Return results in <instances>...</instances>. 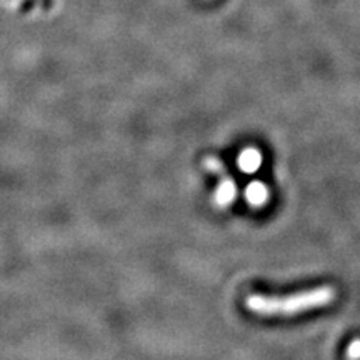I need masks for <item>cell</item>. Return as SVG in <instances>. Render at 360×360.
Returning a JSON list of instances; mask_svg holds the SVG:
<instances>
[{
  "label": "cell",
  "mask_w": 360,
  "mask_h": 360,
  "mask_svg": "<svg viewBox=\"0 0 360 360\" xmlns=\"http://www.w3.org/2000/svg\"><path fill=\"white\" fill-rule=\"evenodd\" d=\"M337 292L334 287L322 285L310 290L297 292L287 297H265L252 295L247 299V309L259 315H295L307 310L322 309L335 300Z\"/></svg>",
  "instance_id": "6da1fadb"
}]
</instances>
